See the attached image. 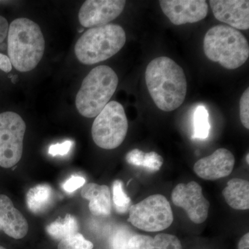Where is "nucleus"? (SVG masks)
Returning <instances> with one entry per match:
<instances>
[{
	"label": "nucleus",
	"mask_w": 249,
	"mask_h": 249,
	"mask_svg": "<svg viewBox=\"0 0 249 249\" xmlns=\"http://www.w3.org/2000/svg\"><path fill=\"white\" fill-rule=\"evenodd\" d=\"M145 76L149 93L160 110H175L184 102L186 75L171 58L162 56L152 60L147 66Z\"/></svg>",
	"instance_id": "f257e3e1"
},
{
	"label": "nucleus",
	"mask_w": 249,
	"mask_h": 249,
	"mask_svg": "<svg viewBox=\"0 0 249 249\" xmlns=\"http://www.w3.org/2000/svg\"><path fill=\"white\" fill-rule=\"evenodd\" d=\"M8 55L18 71L34 70L45 53V40L38 24L28 18H18L8 32Z\"/></svg>",
	"instance_id": "f03ea898"
},
{
	"label": "nucleus",
	"mask_w": 249,
	"mask_h": 249,
	"mask_svg": "<svg viewBox=\"0 0 249 249\" xmlns=\"http://www.w3.org/2000/svg\"><path fill=\"white\" fill-rule=\"evenodd\" d=\"M204 52L211 61L219 62L227 70H235L248 60L249 42L240 31L219 24L206 32Z\"/></svg>",
	"instance_id": "7ed1b4c3"
},
{
	"label": "nucleus",
	"mask_w": 249,
	"mask_h": 249,
	"mask_svg": "<svg viewBox=\"0 0 249 249\" xmlns=\"http://www.w3.org/2000/svg\"><path fill=\"white\" fill-rule=\"evenodd\" d=\"M119 85L116 72L107 65L93 68L88 75L76 95V106L80 115L96 117L107 106Z\"/></svg>",
	"instance_id": "20e7f679"
},
{
	"label": "nucleus",
	"mask_w": 249,
	"mask_h": 249,
	"mask_svg": "<svg viewBox=\"0 0 249 249\" xmlns=\"http://www.w3.org/2000/svg\"><path fill=\"white\" fill-rule=\"evenodd\" d=\"M126 42V34L120 25L108 24L85 31L75 45V54L81 63L94 65L116 55Z\"/></svg>",
	"instance_id": "39448f33"
},
{
	"label": "nucleus",
	"mask_w": 249,
	"mask_h": 249,
	"mask_svg": "<svg viewBox=\"0 0 249 249\" xmlns=\"http://www.w3.org/2000/svg\"><path fill=\"white\" fill-rule=\"evenodd\" d=\"M127 130L128 121L124 106L116 101H111L93 121L91 135L98 147L113 150L124 142Z\"/></svg>",
	"instance_id": "423d86ee"
},
{
	"label": "nucleus",
	"mask_w": 249,
	"mask_h": 249,
	"mask_svg": "<svg viewBox=\"0 0 249 249\" xmlns=\"http://www.w3.org/2000/svg\"><path fill=\"white\" fill-rule=\"evenodd\" d=\"M128 222L146 232H158L169 228L174 216L169 201L161 195L147 196L129 209Z\"/></svg>",
	"instance_id": "0eeeda50"
},
{
	"label": "nucleus",
	"mask_w": 249,
	"mask_h": 249,
	"mask_svg": "<svg viewBox=\"0 0 249 249\" xmlns=\"http://www.w3.org/2000/svg\"><path fill=\"white\" fill-rule=\"evenodd\" d=\"M26 124L16 112L0 114V166L11 168L22 159Z\"/></svg>",
	"instance_id": "6e6552de"
},
{
	"label": "nucleus",
	"mask_w": 249,
	"mask_h": 249,
	"mask_svg": "<svg viewBox=\"0 0 249 249\" xmlns=\"http://www.w3.org/2000/svg\"><path fill=\"white\" fill-rule=\"evenodd\" d=\"M172 201L184 210L195 224H202L207 219L210 203L203 195L200 185L196 181L177 185L172 193Z\"/></svg>",
	"instance_id": "1a4fd4ad"
},
{
	"label": "nucleus",
	"mask_w": 249,
	"mask_h": 249,
	"mask_svg": "<svg viewBox=\"0 0 249 249\" xmlns=\"http://www.w3.org/2000/svg\"><path fill=\"white\" fill-rule=\"evenodd\" d=\"M124 0H87L80 7L78 19L85 28L107 25L124 11Z\"/></svg>",
	"instance_id": "9d476101"
},
{
	"label": "nucleus",
	"mask_w": 249,
	"mask_h": 249,
	"mask_svg": "<svg viewBox=\"0 0 249 249\" xmlns=\"http://www.w3.org/2000/svg\"><path fill=\"white\" fill-rule=\"evenodd\" d=\"M160 4L170 22L178 26L199 22L209 12L204 0H160Z\"/></svg>",
	"instance_id": "9b49d317"
},
{
	"label": "nucleus",
	"mask_w": 249,
	"mask_h": 249,
	"mask_svg": "<svg viewBox=\"0 0 249 249\" xmlns=\"http://www.w3.org/2000/svg\"><path fill=\"white\" fill-rule=\"evenodd\" d=\"M235 157L225 148H219L210 156L196 162L194 172L199 178L214 181L231 174L235 166Z\"/></svg>",
	"instance_id": "f8f14e48"
},
{
	"label": "nucleus",
	"mask_w": 249,
	"mask_h": 249,
	"mask_svg": "<svg viewBox=\"0 0 249 249\" xmlns=\"http://www.w3.org/2000/svg\"><path fill=\"white\" fill-rule=\"evenodd\" d=\"M209 3L218 20L237 30L249 29L248 0H211Z\"/></svg>",
	"instance_id": "ddd939ff"
},
{
	"label": "nucleus",
	"mask_w": 249,
	"mask_h": 249,
	"mask_svg": "<svg viewBox=\"0 0 249 249\" xmlns=\"http://www.w3.org/2000/svg\"><path fill=\"white\" fill-rule=\"evenodd\" d=\"M0 225L1 231L16 240L25 237L29 231L27 219L4 195H0Z\"/></svg>",
	"instance_id": "4468645a"
},
{
	"label": "nucleus",
	"mask_w": 249,
	"mask_h": 249,
	"mask_svg": "<svg viewBox=\"0 0 249 249\" xmlns=\"http://www.w3.org/2000/svg\"><path fill=\"white\" fill-rule=\"evenodd\" d=\"M81 196L89 201V211L93 215L107 216L111 213V193L106 185L88 183L82 189Z\"/></svg>",
	"instance_id": "2eb2a0df"
},
{
	"label": "nucleus",
	"mask_w": 249,
	"mask_h": 249,
	"mask_svg": "<svg viewBox=\"0 0 249 249\" xmlns=\"http://www.w3.org/2000/svg\"><path fill=\"white\" fill-rule=\"evenodd\" d=\"M129 249H182L178 237L167 233L151 236L137 234L131 236L128 242Z\"/></svg>",
	"instance_id": "dca6fc26"
},
{
	"label": "nucleus",
	"mask_w": 249,
	"mask_h": 249,
	"mask_svg": "<svg viewBox=\"0 0 249 249\" xmlns=\"http://www.w3.org/2000/svg\"><path fill=\"white\" fill-rule=\"evenodd\" d=\"M222 195L232 209L237 211L249 209V182L247 180L232 178L223 190Z\"/></svg>",
	"instance_id": "f3484780"
},
{
	"label": "nucleus",
	"mask_w": 249,
	"mask_h": 249,
	"mask_svg": "<svg viewBox=\"0 0 249 249\" xmlns=\"http://www.w3.org/2000/svg\"><path fill=\"white\" fill-rule=\"evenodd\" d=\"M52 198L53 191L52 187L47 184L37 185L28 192V207L34 213H41L52 204Z\"/></svg>",
	"instance_id": "a211bd4d"
},
{
	"label": "nucleus",
	"mask_w": 249,
	"mask_h": 249,
	"mask_svg": "<svg viewBox=\"0 0 249 249\" xmlns=\"http://www.w3.org/2000/svg\"><path fill=\"white\" fill-rule=\"evenodd\" d=\"M78 222L71 214H67L64 219H57L46 228L47 233L55 240H63L78 233Z\"/></svg>",
	"instance_id": "6ab92c4d"
},
{
	"label": "nucleus",
	"mask_w": 249,
	"mask_h": 249,
	"mask_svg": "<svg viewBox=\"0 0 249 249\" xmlns=\"http://www.w3.org/2000/svg\"><path fill=\"white\" fill-rule=\"evenodd\" d=\"M209 112L204 106L196 107L194 114V135L193 138L205 139L209 135Z\"/></svg>",
	"instance_id": "aec40b11"
},
{
	"label": "nucleus",
	"mask_w": 249,
	"mask_h": 249,
	"mask_svg": "<svg viewBox=\"0 0 249 249\" xmlns=\"http://www.w3.org/2000/svg\"><path fill=\"white\" fill-rule=\"evenodd\" d=\"M124 185L120 180H116L113 183V201L116 211L119 213H125L131 207V199L124 193Z\"/></svg>",
	"instance_id": "412c9836"
},
{
	"label": "nucleus",
	"mask_w": 249,
	"mask_h": 249,
	"mask_svg": "<svg viewBox=\"0 0 249 249\" xmlns=\"http://www.w3.org/2000/svg\"><path fill=\"white\" fill-rule=\"evenodd\" d=\"M92 242L86 240L82 234L78 233L60 240L58 249H93Z\"/></svg>",
	"instance_id": "4be33fe9"
},
{
	"label": "nucleus",
	"mask_w": 249,
	"mask_h": 249,
	"mask_svg": "<svg viewBox=\"0 0 249 249\" xmlns=\"http://www.w3.org/2000/svg\"><path fill=\"white\" fill-rule=\"evenodd\" d=\"M163 163V159L161 156L155 152L145 153L143 163L142 166L151 172H157L160 170Z\"/></svg>",
	"instance_id": "5701e85b"
},
{
	"label": "nucleus",
	"mask_w": 249,
	"mask_h": 249,
	"mask_svg": "<svg viewBox=\"0 0 249 249\" xmlns=\"http://www.w3.org/2000/svg\"><path fill=\"white\" fill-rule=\"evenodd\" d=\"M240 120L246 129H249V88L242 95L240 102Z\"/></svg>",
	"instance_id": "b1692460"
},
{
	"label": "nucleus",
	"mask_w": 249,
	"mask_h": 249,
	"mask_svg": "<svg viewBox=\"0 0 249 249\" xmlns=\"http://www.w3.org/2000/svg\"><path fill=\"white\" fill-rule=\"evenodd\" d=\"M128 232L124 230H120L111 237L110 245L111 249H129V238Z\"/></svg>",
	"instance_id": "393cba45"
},
{
	"label": "nucleus",
	"mask_w": 249,
	"mask_h": 249,
	"mask_svg": "<svg viewBox=\"0 0 249 249\" xmlns=\"http://www.w3.org/2000/svg\"><path fill=\"white\" fill-rule=\"evenodd\" d=\"M85 182L86 180L83 177L73 175L63 183L62 188L67 193H71L84 186Z\"/></svg>",
	"instance_id": "a878e982"
},
{
	"label": "nucleus",
	"mask_w": 249,
	"mask_h": 249,
	"mask_svg": "<svg viewBox=\"0 0 249 249\" xmlns=\"http://www.w3.org/2000/svg\"><path fill=\"white\" fill-rule=\"evenodd\" d=\"M73 142L71 141H66V142H61V143L54 144L51 145L49 148V154L53 157L60 155L63 156L67 155L70 151Z\"/></svg>",
	"instance_id": "bb28decb"
},
{
	"label": "nucleus",
	"mask_w": 249,
	"mask_h": 249,
	"mask_svg": "<svg viewBox=\"0 0 249 249\" xmlns=\"http://www.w3.org/2000/svg\"><path fill=\"white\" fill-rule=\"evenodd\" d=\"M144 157H145V152L139 149H134L127 154L125 160L129 164L136 165V166H142Z\"/></svg>",
	"instance_id": "cd10ccee"
},
{
	"label": "nucleus",
	"mask_w": 249,
	"mask_h": 249,
	"mask_svg": "<svg viewBox=\"0 0 249 249\" xmlns=\"http://www.w3.org/2000/svg\"><path fill=\"white\" fill-rule=\"evenodd\" d=\"M9 29V24L7 19L0 16V44L4 42L6 37H7Z\"/></svg>",
	"instance_id": "c85d7f7f"
},
{
	"label": "nucleus",
	"mask_w": 249,
	"mask_h": 249,
	"mask_svg": "<svg viewBox=\"0 0 249 249\" xmlns=\"http://www.w3.org/2000/svg\"><path fill=\"white\" fill-rule=\"evenodd\" d=\"M0 70L6 73H9L12 70V64L9 57L3 53H0Z\"/></svg>",
	"instance_id": "c756f323"
},
{
	"label": "nucleus",
	"mask_w": 249,
	"mask_h": 249,
	"mask_svg": "<svg viewBox=\"0 0 249 249\" xmlns=\"http://www.w3.org/2000/svg\"><path fill=\"white\" fill-rule=\"evenodd\" d=\"M238 249H249V233L242 236L238 244Z\"/></svg>",
	"instance_id": "7c9ffc66"
},
{
	"label": "nucleus",
	"mask_w": 249,
	"mask_h": 249,
	"mask_svg": "<svg viewBox=\"0 0 249 249\" xmlns=\"http://www.w3.org/2000/svg\"><path fill=\"white\" fill-rule=\"evenodd\" d=\"M249 154L248 153V154H247V157H246V160H247V164H249Z\"/></svg>",
	"instance_id": "2f4dec72"
},
{
	"label": "nucleus",
	"mask_w": 249,
	"mask_h": 249,
	"mask_svg": "<svg viewBox=\"0 0 249 249\" xmlns=\"http://www.w3.org/2000/svg\"><path fill=\"white\" fill-rule=\"evenodd\" d=\"M0 249H7L6 248H4V247H1V246H0Z\"/></svg>",
	"instance_id": "473e14b6"
},
{
	"label": "nucleus",
	"mask_w": 249,
	"mask_h": 249,
	"mask_svg": "<svg viewBox=\"0 0 249 249\" xmlns=\"http://www.w3.org/2000/svg\"><path fill=\"white\" fill-rule=\"evenodd\" d=\"M1 231V225H0V231Z\"/></svg>",
	"instance_id": "72a5a7b5"
}]
</instances>
